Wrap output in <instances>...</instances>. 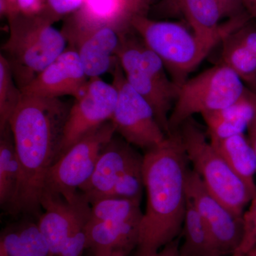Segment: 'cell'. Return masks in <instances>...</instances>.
Returning a JSON list of instances; mask_svg holds the SVG:
<instances>
[{
	"mask_svg": "<svg viewBox=\"0 0 256 256\" xmlns=\"http://www.w3.org/2000/svg\"><path fill=\"white\" fill-rule=\"evenodd\" d=\"M72 105L60 98L24 95L10 120L21 166L14 200L5 212L38 215L48 170L58 159Z\"/></svg>",
	"mask_w": 256,
	"mask_h": 256,
	"instance_id": "cell-1",
	"label": "cell"
},
{
	"mask_svg": "<svg viewBox=\"0 0 256 256\" xmlns=\"http://www.w3.org/2000/svg\"><path fill=\"white\" fill-rule=\"evenodd\" d=\"M178 130L146 150L143 176L146 206L140 226L136 256H152L178 238L188 204L190 168Z\"/></svg>",
	"mask_w": 256,
	"mask_h": 256,
	"instance_id": "cell-2",
	"label": "cell"
},
{
	"mask_svg": "<svg viewBox=\"0 0 256 256\" xmlns=\"http://www.w3.org/2000/svg\"><path fill=\"white\" fill-rule=\"evenodd\" d=\"M8 20L10 34L1 54L22 90L66 50L68 42L62 31L40 15L20 12Z\"/></svg>",
	"mask_w": 256,
	"mask_h": 256,
	"instance_id": "cell-3",
	"label": "cell"
},
{
	"mask_svg": "<svg viewBox=\"0 0 256 256\" xmlns=\"http://www.w3.org/2000/svg\"><path fill=\"white\" fill-rule=\"evenodd\" d=\"M178 130L188 161L207 190L236 215L242 217L246 207L256 197L254 192L208 142L206 133L193 118L186 120Z\"/></svg>",
	"mask_w": 256,
	"mask_h": 256,
	"instance_id": "cell-4",
	"label": "cell"
},
{
	"mask_svg": "<svg viewBox=\"0 0 256 256\" xmlns=\"http://www.w3.org/2000/svg\"><path fill=\"white\" fill-rule=\"evenodd\" d=\"M131 26L160 57L172 80L178 86L216 46L202 41L180 23L136 15L131 20Z\"/></svg>",
	"mask_w": 256,
	"mask_h": 256,
	"instance_id": "cell-5",
	"label": "cell"
},
{
	"mask_svg": "<svg viewBox=\"0 0 256 256\" xmlns=\"http://www.w3.org/2000/svg\"><path fill=\"white\" fill-rule=\"evenodd\" d=\"M248 88L232 69L220 63L178 86L170 112L169 133L195 114L220 110L238 100Z\"/></svg>",
	"mask_w": 256,
	"mask_h": 256,
	"instance_id": "cell-6",
	"label": "cell"
},
{
	"mask_svg": "<svg viewBox=\"0 0 256 256\" xmlns=\"http://www.w3.org/2000/svg\"><path fill=\"white\" fill-rule=\"evenodd\" d=\"M116 133L110 120L74 143L48 170L42 193L58 195L72 201L92 176L101 152Z\"/></svg>",
	"mask_w": 256,
	"mask_h": 256,
	"instance_id": "cell-7",
	"label": "cell"
},
{
	"mask_svg": "<svg viewBox=\"0 0 256 256\" xmlns=\"http://www.w3.org/2000/svg\"><path fill=\"white\" fill-rule=\"evenodd\" d=\"M110 72L112 84L118 94L111 119L116 132L132 146L146 150L164 142L166 134L158 124L154 110L128 82L117 57Z\"/></svg>",
	"mask_w": 256,
	"mask_h": 256,
	"instance_id": "cell-8",
	"label": "cell"
},
{
	"mask_svg": "<svg viewBox=\"0 0 256 256\" xmlns=\"http://www.w3.org/2000/svg\"><path fill=\"white\" fill-rule=\"evenodd\" d=\"M122 68L128 82L150 105L158 124L168 134L169 112L178 86L168 77L163 62L149 47L140 45L127 56Z\"/></svg>",
	"mask_w": 256,
	"mask_h": 256,
	"instance_id": "cell-9",
	"label": "cell"
},
{
	"mask_svg": "<svg viewBox=\"0 0 256 256\" xmlns=\"http://www.w3.org/2000/svg\"><path fill=\"white\" fill-rule=\"evenodd\" d=\"M186 192L220 256H233L240 246L244 236L242 217L236 215L213 196L193 170L188 171Z\"/></svg>",
	"mask_w": 256,
	"mask_h": 256,
	"instance_id": "cell-10",
	"label": "cell"
},
{
	"mask_svg": "<svg viewBox=\"0 0 256 256\" xmlns=\"http://www.w3.org/2000/svg\"><path fill=\"white\" fill-rule=\"evenodd\" d=\"M118 97L112 84L100 77L89 78L85 90L70 107L58 159L87 133L111 120Z\"/></svg>",
	"mask_w": 256,
	"mask_h": 256,
	"instance_id": "cell-11",
	"label": "cell"
},
{
	"mask_svg": "<svg viewBox=\"0 0 256 256\" xmlns=\"http://www.w3.org/2000/svg\"><path fill=\"white\" fill-rule=\"evenodd\" d=\"M40 204L44 212L38 217L37 224L52 256H56L77 226L90 220V204L80 192L70 202L58 195L44 192Z\"/></svg>",
	"mask_w": 256,
	"mask_h": 256,
	"instance_id": "cell-12",
	"label": "cell"
},
{
	"mask_svg": "<svg viewBox=\"0 0 256 256\" xmlns=\"http://www.w3.org/2000/svg\"><path fill=\"white\" fill-rule=\"evenodd\" d=\"M88 80L78 54L68 46L22 92L24 95L50 98L70 96L76 100Z\"/></svg>",
	"mask_w": 256,
	"mask_h": 256,
	"instance_id": "cell-13",
	"label": "cell"
},
{
	"mask_svg": "<svg viewBox=\"0 0 256 256\" xmlns=\"http://www.w3.org/2000/svg\"><path fill=\"white\" fill-rule=\"evenodd\" d=\"M143 164L141 156L124 138H114L101 152L94 172L79 192L90 204L110 196L114 184L130 170Z\"/></svg>",
	"mask_w": 256,
	"mask_h": 256,
	"instance_id": "cell-14",
	"label": "cell"
},
{
	"mask_svg": "<svg viewBox=\"0 0 256 256\" xmlns=\"http://www.w3.org/2000/svg\"><path fill=\"white\" fill-rule=\"evenodd\" d=\"M60 31L78 54L89 78L110 72L122 33L108 26L85 30L63 26Z\"/></svg>",
	"mask_w": 256,
	"mask_h": 256,
	"instance_id": "cell-15",
	"label": "cell"
},
{
	"mask_svg": "<svg viewBox=\"0 0 256 256\" xmlns=\"http://www.w3.org/2000/svg\"><path fill=\"white\" fill-rule=\"evenodd\" d=\"M142 220L94 222L86 226L89 256H128L136 249Z\"/></svg>",
	"mask_w": 256,
	"mask_h": 256,
	"instance_id": "cell-16",
	"label": "cell"
},
{
	"mask_svg": "<svg viewBox=\"0 0 256 256\" xmlns=\"http://www.w3.org/2000/svg\"><path fill=\"white\" fill-rule=\"evenodd\" d=\"M178 9L202 41L218 45L229 34L250 22L248 18L228 20L220 24L222 16L216 0H176Z\"/></svg>",
	"mask_w": 256,
	"mask_h": 256,
	"instance_id": "cell-17",
	"label": "cell"
},
{
	"mask_svg": "<svg viewBox=\"0 0 256 256\" xmlns=\"http://www.w3.org/2000/svg\"><path fill=\"white\" fill-rule=\"evenodd\" d=\"M124 0H84L73 14L64 18V28H112L121 33L132 30L133 18Z\"/></svg>",
	"mask_w": 256,
	"mask_h": 256,
	"instance_id": "cell-18",
	"label": "cell"
},
{
	"mask_svg": "<svg viewBox=\"0 0 256 256\" xmlns=\"http://www.w3.org/2000/svg\"><path fill=\"white\" fill-rule=\"evenodd\" d=\"M256 114V94L248 88L230 105L201 116L206 124L210 141H217L244 134Z\"/></svg>",
	"mask_w": 256,
	"mask_h": 256,
	"instance_id": "cell-19",
	"label": "cell"
},
{
	"mask_svg": "<svg viewBox=\"0 0 256 256\" xmlns=\"http://www.w3.org/2000/svg\"><path fill=\"white\" fill-rule=\"evenodd\" d=\"M8 256H53L38 224L23 220L9 224L0 238Z\"/></svg>",
	"mask_w": 256,
	"mask_h": 256,
	"instance_id": "cell-20",
	"label": "cell"
},
{
	"mask_svg": "<svg viewBox=\"0 0 256 256\" xmlns=\"http://www.w3.org/2000/svg\"><path fill=\"white\" fill-rule=\"evenodd\" d=\"M210 142L256 196V156L248 138L240 134Z\"/></svg>",
	"mask_w": 256,
	"mask_h": 256,
	"instance_id": "cell-21",
	"label": "cell"
},
{
	"mask_svg": "<svg viewBox=\"0 0 256 256\" xmlns=\"http://www.w3.org/2000/svg\"><path fill=\"white\" fill-rule=\"evenodd\" d=\"M21 166L10 124L0 129V204L4 210L18 191Z\"/></svg>",
	"mask_w": 256,
	"mask_h": 256,
	"instance_id": "cell-22",
	"label": "cell"
},
{
	"mask_svg": "<svg viewBox=\"0 0 256 256\" xmlns=\"http://www.w3.org/2000/svg\"><path fill=\"white\" fill-rule=\"evenodd\" d=\"M182 232V256H220L208 229L188 196Z\"/></svg>",
	"mask_w": 256,
	"mask_h": 256,
	"instance_id": "cell-23",
	"label": "cell"
},
{
	"mask_svg": "<svg viewBox=\"0 0 256 256\" xmlns=\"http://www.w3.org/2000/svg\"><path fill=\"white\" fill-rule=\"evenodd\" d=\"M220 63L236 74L248 88L256 94V58L235 31L224 38Z\"/></svg>",
	"mask_w": 256,
	"mask_h": 256,
	"instance_id": "cell-24",
	"label": "cell"
},
{
	"mask_svg": "<svg viewBox=\"0 0 256 256\" xmlns=\"http://www.w3.org/2000/svg\"><path fill=\"white\" fill-rule=\"evenodd\" d=\"M141 201L117 197H104L90 204V220L94 222H126L142 220Z\"/></svg>",
	"mask_w": 256,
	"mask_h": 256,
	"instance_id": "cell-25",
	"label": "cell"
},
{
	"mask_svg": "<svg viewBox=\"0 0 256 256\" xmlns=\"http://www.w3.org/2000/svg\"><path fill=\"white\" fill-rule=\"evenodd\" d=\"M21 89L15 82L8 60L0 54V129L9 124L10 120L22 98Z\"/></svg>",
	"mask_w": 256,
	"mask_h": 256,
	"instance_id": "cell-26",
	"label": "cell"
},
{
	"mask_svg": "<svg viewBox=\"0 0 256 256\" xmlns=\"http://www.w3.org/2000/svg\"><path fill=\"white\" fill-rule=\"evenodd\" d=\"M144 188L142 164L122 175L114 184L108 197L141 201Z\"/></svg>",
	"mask_w": 256,
	"mask_h": 256,
	"instance_id": "cell-27",
	"label": "cell"
},
{
	"mask_svg": "<svg viewBox=\"0 0 256 256\" xmlns=\"http://www.w3.org/2000/svg\"><path fill=\"white\" fill-rule=\"evenodd\" d=\"M84 0H44L40 15L54 24L66 18L80 8Z\"/></svg>",
	"mask_w": 256,
	"mask_h": 256,
	"instance_id": "cell-28",
	"label": "cell"
},
{
	"mask_svg": "<svg viewBox=\"0 0 256 256\" xmlns=\"http://www.w3.org/2000/svg\"><path fill=\"white\" fill-rule=\"evenodd\" d=\"M244 236L238 250L232 256H242L256 246V197L242 216Z\"/></svg>",
	"mask_w": 256,
	"mask_h": 256,
	"instance_id": "cell-29",
	"label": "cell"
},
{
	"mask_svg": "<svg viewBox=\"0 0 256 256\" xmlns=\"http://www.w3.org/2000/svg\"><path fill=\"white\" fill-rule=\"evenodd\" d=\"M82 222L64 242L56 256H82L87 248L88 222Z\"/></svg>",
	"mask_w": 256,
	"mask_h": 256,
	"instance_id": "cell-30",
	"label": "cell"
},
{
	"mask_svg": "<svg viewBox=\"0 0 256 256\" xmlns=\"http://www.w3.org/2000/svg\"><path fill=\"white\" fill-rule=\"evenodd\" d=\"M216 1L220 6L223 18H228V20L249 18L244 10L242 0H216Z\"/></svg>",
	"mask_w": 256,
	"mask_h": 256,
	"instance_id": "cell-31",
	"label": "cell"
},
{
	"mask_svg": "<svg viewBox=\"0 0 256 256\" xmlns=\"http://www.w3.org/2000/svg\"><path fill=\"white\" fill-rule=\"evenodd\" d=\"M252 22L242 25L235 33L256 58V24Z\"/></svg>",
	"mask_w": 256,
	"mask_h": 256,
	"instance_id": "cell-32",
	"label": "cell"
},
{
	"mask_svg": "<svg viewBox=\"0 0 256 256\" xmlns=\"http://www.w3.org/2000/svg\"><path fill=\"white\" fill-rule=\"evenodd\" d=\"M133 16H148L154 0H124Z\"/></svg>",
	"mask_w": 256,
	"mask_h": 256,
	"instance_id": "cell-33",
	"label": "cell"
},
{
	"mask_svg": "<svg viewBox=\"0 0 256 256\" xmlns=\"http://www.w3.org/2000/svg\"><path fill=\"white\" fill-rule=\"evenodd\" d=\"M20 12L24 14H40L44 0H18Z\"/></svg>",
	"mask_w": 256,
	"mask_h": 256,
	"instance_id": "cell-34",
	"label": "cell"
},
{
	"mask_svg": "<svg viewBox=\"0 0 256 256\" xmlns=\"http://www.w3.org/2000/svg\"><path fill=\"white\" fill-rule=\"evenodd\" d=\"M20 13L18 0H0V14L8 18Z\"/></svg>",
	"mask_w": 256,
	"mask_h": 256,
	"instance_id": "cell-35",
	"label": "cell"
},
{
	"mask_svg": "<svg viewBox=\"0 0 256 256\" xmlns=\"http://www.w3.org/2000/svg\"><path fill=\"white\" fill-rule=\"evenodd\" d=\"M152 256H182L180 252V242L178 238L175 239Z\"/></svg>",
	"mask_w": 256,
	"mask_h": 256,
	"instance_id": "cell-36",
	"label": "cell"
},
{
	"mask_svg": "<svg viewBox=\"0 0 256 256\" xmlns=\"http://www.w3.org/2000/svg\"><path fill=\"white\" fill-rule=\"evenodd\" d=\"M244 10L250 21L256 24V0H242Z\"/></svg>",
	"mask_w": 256,
	"mask_h": 256,
	"instance_id": "cell-37",
	"label": "cell"
},
{
	"mask_svg": "<svg viewBox=\"0 0 256 256\" xmlns=\"http://www.w3.org/2000/svg\"><path fill=\"white\" fill-rule=\"evenodd\" d=\"M247 131L248 133V138L250 141V144H252L256 156V114L254 119L252 120V122L249 124Z\"/></svg>",
	"mask_w": 256,
	"mask_h": 256,
	"instance_id": "cell-38",
	"label": "cell"
},
{
	"mask_svg": "<svg viewBox=\"0 0 256 256\" xmlns=\"http://www.w3.org/2000/svg\"><path fill=\"white\" fill-rule=\"evenodd\" d=\"M242 256H256V246Z\"/></svg>",
	"mask_w": 256,
	"mask_h": 256,
	"instance_id": "cell-39",
	"label": "cell"
},
{
	"mask_svg": "<svg viewBox=\"0 0 256 256\" xmlns=\"http://www.w3.org/2000/svg\"><path fill=\"white\" fill-rule=\"evenodd\" d=\"M0 256H8L4 248L2 245H0Z\"/></svg>",
	"mask_w": 256,
	"mask_h": 256,
	"instance_id": "cell-40",
	"label": "cell"
},
{
	"mask_svg": "<svg viewBox=\"0 0 256 256\" xmlns=\"http://www.w3.org/2000/svg\"><path fill=\"white\" fill-rule=\"evenodd\" d=\"M124 256V255H114V256Z\"/></svg>",
	"mask_w": 256,
	"mask_h": 256,
	"instance_id": "cell-41",
	"label": "cell"
}]
</instances>
